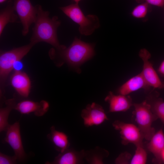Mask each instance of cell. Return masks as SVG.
<instances>
[{"instance_id":"1","label":"cell","mask_w":164,"mask_h":164,"mask_svg":"<svg viewBox=\"0 0 164 164\" xmlns=\"http://www.w3.org/2000/svg\"><path fill=\"white\" fill-rule=\"evenodd\" d=\"M36 18L32 28L30 42L36 44L44 42L53 46L57 50L66 47L60 44L57 36V30L61 22L57 16L49 17V12L45 11L39 5H36Z\"/></svg>"},{"instance_id":"2","label":"cell","mask_w":164,"mask_h":164,"mask_svg":"<svg viewBox=\"0 0 164 164\" xmlns=\"http://www.w3.org/2000/svg\"><path fill=\"white\" fill-rule=\"evenodd\" d=\"M94 48L93 45L75 38L69 47L58 51L61 57L68 64L77 67L94 56Z\"/></svg>"},{"instance_id":"3","label":"cell","mask_w":164,"mask_h":164,"mask_svg":"<svg viewBox=\"0 0 164 164\" xmlns=\"http://www.w3.org/2000/svg\"><path fill=\"white\" fill-rule=\"evenodd\" d=\"M60 9L66 15L79 25V31L82 35H90L100 26L98 17L94 15H85L78 4H71L60 7Z\"/></svg>"},{"instance_id":"4","label":"cell","mask_w":164,"mask_h":164,"mask_svg":"<svg viewBox=\"0 0 164 164\" xmlns=\"http://www.w3.org/2000/svg\"><path fill=\"white\" fill-rule=\"evenodd\" d=\"M133 111L138 128L144 138L149 141L155 133L152 127V122L158 118L152 112L150 104L145 100L139 103H134Z\"/></svg>"},{"instance_id":"5","label":"cell","mask_w":164,"mask_h":164,"mask_svg":"<svg viewBox=\"0 0 164 164\" xmlns=\"http://www.w3.org/2000/svg\"><path fill=\"white\" fill-rule=\"evenodd\" d=\"M35 45L30 42L28 44L1 52L0 78L2 84L5 82L9 75L13 70L14 63L17 61L21 60Z\"/></svg>"},{"instance_id":"6","label":"cell","mask_w":164,"mask_h":164,"mask_svg":"<svg viewBox=\"0 0 164 164\" xmlns=\"http://www.w3.org/2000/svg\"><path fill=\"white\" fill-rule=\"evenodd\" d=\"M13 2L15 11L22 25V35L25 36L28 33L31 24L36 21V6H33L30 0H15Z\"/></svg>"},{"instance_id":"7","label":"cell","mask_w":164,"mask_h":164,"mask_svg":"<svg viewBox=\"0 0 164 164\" xmlns=\"http://www.w3.org/2000/svg\"><path fill=\"white\" fill-rule=\"evenodd\" d=\"M112 125L116 130L119 131L123 145L132 143L136 147L143 145L142 140L144 138L138 127L132 124L125 123L119 120L114 121Z\"/></svg>"},{"instance_id":"8","label":"cell","mask_w":164,"mask_h":164,"mask_svg":"<svg viewBox=\"0 0 164 164\" xmlns=\"http://www.w3.org/2000/svg\"><path fill=\"white\" fill-rule=\"evenodd\" d=\"M4 141L12 148L18 160L22 161L25 159L26 155L22 144L19 122L9 125Z\"/></svg>"},{"instance_id":"9","label":"cell","mask_w":164,"mask_h":164,"mask_svg":"<svg viewBox=\"0 0 164 164\" xmlns=\"http://www.w3.org/2000/svg\"><path fill=\"white\" fill-rule=\"evenodd\" d=\"M138 55L143 62L141 73L148 84L154 89H162V81L149 60L151 57L150 52L146 49L143 48L139 51Z\"/></svg>"},{"instance_id":"10","label":"cell","mask_w":164,"mask_h":164,"mask_svg":"<svg viewBox=\"0 0 164 164\" xmlns=\"http://www.w3.org/2000/svg\"><path fill=\"white\" fill-rule=\"evenodd\" d=\"M81 116L87 127L99 125L108 120L102 107L94 102L87 104L82 110Z\"/></svg>"},{"instance_id":"11","label":"cell","mask_w":164,"mask_h":164,"mask_svg":"<svg viewBox=\"0 0 164 164\" xmlns=\"http://www.w3.org/2000/svg\"><path fill=\"white\" fill-rule=\"evenodd\" d=\"M49 108L48 102L44 100L37 102L25 100L17 104L15 109L22 114H29L33 113L36 116L40 117L47 112Z\"/></svg>"},{"instance_id":"12","label":"cell","mask_w":164,"mask_h":164,"mask_svg":"<svg viewBox=\"0 0 164 164\" xmlns=\"http://www.w3.org/2000/svg\"><path fill=\"white\" fill-rule=\"evenodd\" d=\"M104 100L109 104V112H110L125 111L133 104L130 96L115 95L111 91L109 92Z\"/></svg>"},{"instance_id":"13","label":"cell","mask_w":164,"mask_h":164,"mask_svg":"<svg viewBox=\"0 0 164 164\" xmlns=\"http://www.w3.org/2000/svg\"><path fill=\"white\" fill-rule=\"evenodd\" d=\"M12 86L21 96L27 97L29 94L31 83L27 74L21 71H15L10 78Z\"/></svg>"},{"instance_id":"14","label":"cell","mask_w":164,"mask_h":164,"mask_svg":"<svg viewBox=\"0 0 164 164\" xmlns=\"http://www.w3.org/2000/svg\"><path fill=\"white\" fill-rule=\"evenodd\" d=\"M150 87L140 72L122 85L118 89L117 92L119 94L128 95L140 89H143L145 91H148Z\"/></svg>"},{"instance_id":"15","label":"cell","mask_w":164,"mask_h":164,"mask_svg":"<svg viewBox=\"0 0 164 164\" xmlns=\"http://www.w3.org/2000/svg\"><path fill=\"white\" fill-rule=\"evenodd\" d=\"M84 150L77 151L69 148L63 152L60 153L52 162H47L49 164H77L83 162L84 158Z\"/></svg>"},{"instance_id":"16","label":"cell","mask_w":164,"mask_h":164,"mask_svg":"<svg viewBox=\"0 0 164 164\" xmlns=\"http://www.w3.org/2000/svg\"><path fill=\"white\" fill-rule=\"evenodd\" d=\"M149 141L147 145L148 149L154 155L157 162H162V153L164 149V134L162 129L155 133Z\"/></svg>"},{"instance_id":"17","label":"cell","mask_w":164,"mask_h":164,"mask_svg":"<svg viewBox=\"0 0 164 164\" xmlns=\"http://www.w3.org/2000/svg\"><path fill=\"white\" fill-rule=\"evenodd\" d=\"M50 129L51 132L47 135V137L56 149L60 153L68 149L70 143L67 135L63 132L56 130L54 126H52Z\"/></svg>"},{"instance_id":"18","label":"cell","mask_w":164,"mask_h":164,"mask_svg":"<svg viewBox=\"0 0 164 164\" xmlns=\"http://www.w3.org/2000/svg\"><path fill=\"white\" fill-rule=\"evenodd\" d=\"M156 91L150 92L146 100L150 104L153 113L164 123V101Z\"/></svg>"},{"instance_id":"19","label":"cell","mask_w":164,"mask_h":164,"mask_svg":"<svg viewBox=\"0 0 164 164\" xmlns=\"http://www.w3.org/2000/svg\"><path fill=\"white\" fill-rule=\"evenodd\" d=\"M14 2L9 1L6 6L1 10L0 11V36L3 30L8 23L17 22L19 18L17 14L15 13Z\"/></svg>"},{"instance_id":"20","label":"cell","mask_w":164,"mask_h":164,"mask_svg":"<svg viewBox=\"0 0 164 164\" xmlns=\"http://www.w3.org/2000/svg\"><path fill=\"white\" fill-rule=\"evenodd\" d=\"M6 106L0 109V132L6 131L10 125L8 122L9 114L11 111L15 108L16 104L14 99L7 100Z\"/></svg>"},{"instance_id":"21","label":"cell","mask_w":164,"mask_h":164,"mask_svg":"<svg viewBox=\"0 0 164 164\" xmlns=\"http://www.w3.org/2000/svg\"><path fill=\"white\" fill-rule=\"evenodd\" d=\"M108 154L106 150L97 147L93 150L85 151L84 158L90 164H102L103 163V159Z\"/></svg>"},{"instance_id":"22","label":"cell","mask_w":164,"mask_h":164,"mask_svg":"<svg viewBox=\"0 0 164 164\" xmlns=\"http://www.w3.org/2000/svg\"><path fill=\"white\" fill-rule=\"evenodd\" d=\"M147 159V154L143 145L136 146L135 154L130 162L131 164H144Z\"/></svg>"},{"instance_id":"23","label":"cell","mask_w":164,"mask_h":164,"mask_svg":"<svg viewBox=\"0 0 164 164\" xmlns=\"http://www.w3.org/2000/svg\"><path fill=\"white\" fill-rule=\"evenodd\" d=\"M149 4L146 2L135 6L132 12V15L138 19L142 18L146 15L148 11Z\"/></svg>"},{"instance_id":"24","label":"cell","mask_w":164,"mask_h":164,"mask_svg":"<svg viewBox=\"0 0 164 164\" xmlns=\"http://www.w3.org/2000/svg\"><path fill=\"white\" fill-rule=\"evenodd\" d=\"M17 159L15 156L8 155L2 153H0V164H14L17 163Z\"/></svg>"},{"instance_id":"25","label":"cell","mask_w":164,"mask_h":164,"mask_svg":"<svg viewBox=\"0 0 164 164\" xmlns=\"http://www.w3.org/2000/svg\"><path fill=\"white\" fill-rule=\"evenodd\" d=\"M131 155L127 152L121 154L116 159L115 163L116 164H127L131 158Z\"/></svg>"},{"instance_id":"26","label":"cell","mask_w":164,"mask_h":164,"mask_svg":"<svg viewBox=\"0 0 164 164\" xmlns=\"http://www.w3.org/2000/svg\"><path fill=\"white\" fill-rule=\"evenodd\" d=\"M149 4H151L158 7H163L164 6V0H143ZM140 0H139V1Z\"/></svg>"},{"instance_id":"27","label":"cell","mask_w":164,"mask_h":164,"mask_svg":"<svg viewBox=\"0 0 164 164\" xmlns=\"http://www.w3.org/2000/svg\"><path fill=\"white\" fill-rule=\"evenodd\" d=\"M21 60L16 61L14 64L13 67V70L15 71H21L24 67L23 63Z\"/></svg>"},{"instance_id":"28","label":"cell","mask_w":164,"mask_h":164,"mask_svg":"<svg viewBox=\"0 0 164 164\" xmlns=\"http://www.w3.org/2000/svg\"><path fill=\"white\" fill-rule=\"evenodd\" d=\"M158 73L162 77H164V60L159 65L158 69Z\"/></svg>"},{"instance_id":"29","label":"cell","mask_w":164,"mask_h":164,"mask_svg":"<svg viewBox=\"0 0 164 164\" xmlns=\"http://www.w3.org/2000/svg\"><path fill=\"white\" fill-rule=\"evenodd\" d=\"M162 160L164 162V149L162 153Z\"/></svg>"},{"instance_id":"30","label":"cell","mask_w":164,"mask_h":164,"mask_svg":"<svg viewBox=\"0 0 164 164\" xmlns=\"http://www.w3.org/2000/svg\"><path fill=\"white\" fill-rule=\"evenodd\" d=\"M75 2V3L78 4L79 2L81 0H73Z\"/></svg>"},{"instance_id":"31","label":"cell","mask_w":164,"mask_h":164,"mask_svg":"<svg viewBox=\"0 0 164 164\" xmlns=\"http://www.w3.org/2000/svg\"><path fill=\"white\" fill-rule=\"evenodd\" d=\"M7 0H0V3L1 4Z\"/></svg>"},{"instance_id":"32","label":"cell","mask_w":164,"mask_h":164,"mask_svg":"<svg viewBox=\"0 0 164 164\" xmlns=\"http://www.w3.org/2000/svg\"><path fill=\"white\" fill-rule=\"evenodd\" d=\"M162 89H164V81H162Z\"/></svg>"},{"instance_id":"33","label":"cell","mask_w":164,"mask_h":164,"mask_svg":"<svg viewBox=\"0 0 164 164\" xmlns=\"http://www.w3.org/2000/svg\"><path fill=\"white\" fill-rule=\"evenodd\" d=\"M137 0L138 1H139L138 0Z\"/></svg>"}]
</instances>
